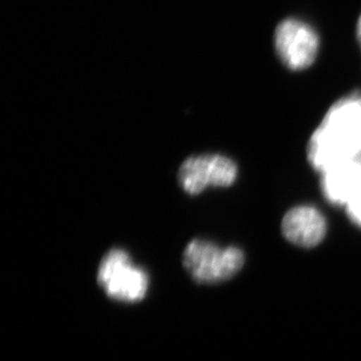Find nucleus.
Returning <instances> with one entry per match:
<instances>
[{
  "instance_id": "f257e3e1",
  "label": "nucleus",
  "mask_w": 361,
  "mask_h": 361,
  "mask_svg": "<svg viewBox=\"0 0 361 361\" xmlns=\"http://www.w3.org/2000/svg\"><path fill=\"white\" fill-rule=\"evenodd\" d=\"M361 152V102L358 96L338 102L310 142L311 163L319 170L352 161Z\"/></svg>"
},
{
  "instance_id": "f03ea898",
  "label": "nucleus",
  "mask_w": 361,
  "mask_h": 361,
  "mask_svg": "<svg viewBox=\"0 0 361 361\" xmlns=\"http://www.w3.org/2000/svg\"><path fill=\"white\" fill-rule=\"evenodd\" d=\"M183 263L195 282L214 284L239 273L245 254L236 247L221 248L207 240L195 239L185 249Z\"/></svg>"
},
{
  "instance_id": "7ed1b4c3",
  "label": "nucleus",
  "mask_w": 361,
  "mask_h": 361,
  "mask_svg": "<svg viewBox=\"0 0 361 361\" xmlns=\"http://www.w3.org/2000/svg\"><path fill=\"white\" fill-rule=\"evenodd\" d=\"M97 282L111 300L137 303L147 296L149 275L136 266L129 252L114 248L103 256L97 271Z\"/></svg>"
},
{
  "instance_id": "20e7f679",
  "label": "nucleus",
  "mask_w": 361,
  "mask_h": 361,
  "mask_svg": "<svg viewBox=\"0 0 361 361\" xmlns=\"http://www.w3.org/2000/svg\"><path fill=\"white\" fill-rule=\"evenodd\" d=\"M238 169L232 159L219 154L188 158L179 170L181 188L190 195H199L208 186L226 188L235 180Z\"/></svg>"
},
{
  "instance_id": "39448f33",
  "label": "nucleus",
  "mask_w": 361,
  "mask_h": 361,
  "mask_svg": "<svg viewBox=\"0 0 361 361\" xmlns=\"http://www.w3.org/2000/svg\"><path fill=\"white\" fill-rule=\"evenodd\" d=\"M277 53L291 69L307 68L314 61L318 51L316 32L303 21H283L275 35Z\"/></svg>"
},
{
  "instance_id": "423d86ee",
  "label": "nucleus",
  "mask_w": 361,
  "mask_h": 361,
  "mask_svg": "<svg viewBox=\"0 0 361 361\" xmlns=\"http://www.w3.org/2000/svg\"><path fill=\"white\" fill-rule=\"evenodd\" d=\"M283 234L295 245L310 248L321 243L326 234L323 215L310 206L293 208L283 219Z\"/></svg>"
},
{
  "instance_id": "0eeeda50",
  "label": "nucleus",
  "mask_w": 361,
  "mask_h": 361,
  "mask_svg": "<svg viewBox=\"0 0 361 361\" xmlns=\"http://www.w3.org/2000/svg\"><path fill=\"white\" fill-rule=\"evenodd\" d=\"M361 188L360 161H344L325 171L323 191L331 202L348 204Z\"/></svg>"
},
{
  "instance_id": "6e6552de",
  "label": "nucleus",
  "mask_w": 361,
  "mask_h": 361,
  "mask_svg": "<svg viewBox=\"0 0 361 361\" xmlns=\"http://www.w3.org/2000/svg\"><path fill=\"white\" fill-rule=\"evenodd\" d=\"M348 214L357 225L361 227V188L348 204Z\"/></svg>"
},
{
  "instance_id": "1a4fd4ad",
  "label": "nucleus",
  "mask_w": 361,
  "mask_h": 361,
  "mask_svg": "<svg viewBox=\"0 0 361 361\" xmlns=\"http://www.w3.org/2000/svg\"><path fill=\"white\" fill-rule=\"evenodd\" d=\"M358 37H359V40H360V42H361V18H360V20H359V25H358Z\"/></svg>"
},
{
  "instance_id": "9d476101",
  "label": "nucleus",
  "mask_w": 361,
  "mask_h": 361,
  "mask_svg": "<svg viewBox=\"0 0 361 361\" xmlns=\"http://www.w3.org/2000/svg\"><path fill=\"white\" fill-rule=\"evenodd\" d=\"M359 156H360V161H360V164H361V152H360V154H359Z\"/></svg>"
},
{
  "instance_id": "9b49d317",
  "label": "nucleus",
  "mask_w": 361,
  "mask_h": 361,
  "mask_svg": "<svg viewBox=\"0 0 361 361\" xmlns=\"http://www.w3.org/2000/svg\"><path fill=\"white\" fill-rule=\"evenodd\" d=\"M359 97V99H360V102H361V96H358Z\"/></svg>"
}]
</instances>
